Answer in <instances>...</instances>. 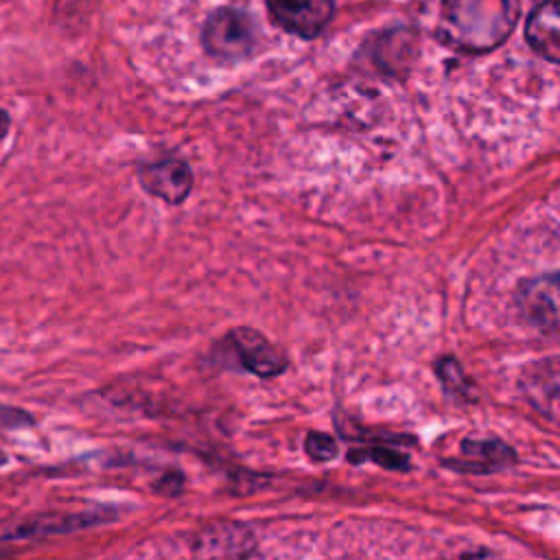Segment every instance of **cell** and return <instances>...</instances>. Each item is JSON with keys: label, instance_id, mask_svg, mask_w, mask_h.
Instances as JSON below:
<instances>
[{"label": "cell", "instance_id": "9a60e30c", "mask_svg": "<svg viewBox=\"0 0 560 560\" xmlns=\"http://www.w3.org/2000/svg\"><path fill=\"white\" fill-rule=\"evenodd\" d=\"M182 483H184V477H182V472L179 470H168L162 479H158L155 483H153V488H155V492H162V494H177L179 490H182Z\"/></svg>", "mask_w": 560, "mask_h": 560}, {"label": "cell", "instance_id": "9c48e42d", "mask_svg": "<svg viewBox=\"0 0 560 560\" xmlns=\"http://www.w3.org/2000/svg\"><path fill=\"white\" fill-rule=\"evenodd\" d=\"M521 389L529 405L549 420L558 418V361L556 357L529 363L521 374Z\"/></svg>", "mask_w": 560, "mask_h": 560}, {"label": "cell", "instance_id": "7a4b0ae2", "mask_svg": "<svg viewBox=\"0 0 560 560\" xmlns=\"http://www.w3.org/2000/svg\"><path fill=\"white\" fill-rule=\"evenodd\" d=\"M201 42L208 55L223 59V61H236L247 57L256 46V26L254 20L232 7H221L206 20Z\"/></svg>", "mask_w": 560, "mask_h": 560}, {"label": "cell", "instance_id": "4fadbf2b", "mask_svg": "<svg viewBox=\"0 0 560 560\" xmlns=\"http://www.w3.org/2000/svg\"><path fill=\"white\" fill-rule=\"evenodd\" d=\"M348 459L354 464L374 462L387 470H407L409 468V455H405L402 451H396L392 446H385V444L354 448L348 453Z\"/></svg>", "mask_w": 560, "mask_h": 560}, {"label": "cell", "instance_id": "3957f363", "mask_svg": "<svg viewBox=\"0 0 560 560\" xmlns=\"http://www.w3.org/2000/svg\"><path fill=\"white\" fill-rule=\"evenodd\" d=\"M114 518L107 512H44L22 518H9L0 523V542L13 540H39L57 534H68L74 529L92 527Z\"/></svg>", "mask_w": 560, "mask_h": 560}, {"label": "cell", "instance_id": "277c9868", "mask_svg": "<svg viewBox=\"0 0 560 560\" xmlns=\"http://www.w3.org/2000/svg\"><path fill=\"white\" fill-rule=\"evenodd\" d=\"M516 306L521 315L545 335L558 330V276H540L523 280L516 289Z\"/></svg>", "mask_w": 560, "mask_h": 560}, {"label": "cell", "instance_id": "52a82bcc", "mask_svg": "<svg viewBox=\"0 0 560 560\" xmlns=\"http://www.w3.org/2000/svg\"><path fill=\"white\" fill-rule=\"evenodd\" d=\"M138 179L149 195L166 203H182L192 188V171L186 162L175 158L142 166Z\"/></svg>", "mask_w": 560, "mask_h": 560}, {"label": "cell", "instance_id": "2e32d148", "mask_svg": "<svg viewBox=\"0 0 560 560\" xmlns=\"http://www.w3.org/2000/svg\"><path fill=\"white\" fill-rule=\"evenodd\" d=\"M31 422V416L20 411V409H13V407H4L0 405V427H24Z\"/></svg>", "mask_w": 560, "mask_h": 560}, {"label": "cell", "instance_id": "30bf717a", "mask_svg": "<svg viewBox=\"0 0 560 560\" xmlns=\"http://www.w3.org/2000/svg\"><path fill=\"white\" fill-rule=\"evenodd\" d=\"M254 547L256 542L252 532L236 523L212 525L195 540V553L210 558H243L254 553Z\"/></svg>", "mask_w": 560, "mask_h": 560}, {"label": "cell", "instance_id": "8fae6325", "mask_svg": "<svg viewBox=\"0 0 560 560\" xmlns=\"http://www.w3.org/2000/svg\"><path fill=\"white\" fill-rule=\"evenodd\" d=\"M527 44L547 61H560V20L558 0H545L534 9L525 26Z\"/></svg>", "mask_w": 560, "mask_h": 560}, {"label": "cell", "instance_id": "8992f818", "mask_svg": "<svg viewBox=\"0 0 560 560\" xmlns=\"http://www.w3.org/2000/svg\"><path fill=\"white\" fill-rule=\"evenodd\" d=\"M228 341L232 343L241 365L260 378H271L287 370V357L262 332L249 326L234 328L228 335Z\"/></svg>", "mask_w": 560, "mask_h": 560}, {"label": "cell", "instance_id": "7c38bea8", "mask_svg": "<svg viewBox=\"0 0 560 560\" xmlns=\"http://www.w3.org/2000/svg\"><path fill=\"white\" fill-rule=\"evenodd\" d=\"M435 376L440 378L444 392L462 402H475L477 400V387L466 376L462 363L455 357H442L435 361Z\"/></svg>", "mask_w": 560, "mask_h": 560}, {"label": "cell", "instance_id": "e0dca14e", "mask_svg": "<svg viewBox=\"0 0 560 560\" xmlns=\"http://www.w3.org/2000/svg\"><path fill=\"white\" fill-rule=\"evenodd\" d=\"M9 125H11L9 114H7L4 109H0V142L4 140V136H7V131H9Z\"/></svg>", "mask_w": 560, "mask_h": 560}, {"label": "cell", "instance_id": "ba28073f", "mask_svg": "<svg viewBox=\"0 0 560 560\" xmlns=\"http://www.w3.org/2000/svg\"><path fill=\"white\" fill-rule=\"evenodd\" d=\"M516 462V453L510 444H505L499 438H466L459 444V457L453 462H446L451 468L462 470V472H472V475H488V472H499Z\"/></svg>", "mask_w": 560, "mask_h": 560}, {"label": "cell", "instance_id": "5b68a950", "mask_svg": "<svg viewBox=\"0 0 560 560\" xmlns=\"http://www.w3.org/2000/svg\"><path fill=\"white\" fill-rule=\"evenodd\" d=\"M276 24L304 39L317 37L335 13V0H267Z\"/></svg>", "mask_w": 560, "mask_h": 560}, {"label": "cell", "instance_id": "5bb4252c", "mask_svg": "<svg viewBox=\"0 0 560 560\" xmlns=\"http://www.w3.org/2000/svg\"><path fill=\"white\" fill-rule=\"evenodd\" d=\"M304 451L313 462H330L337 455V440L324 431H311L304 440Z\"/></svg>", "mask_w": 560, "mask_h": 560}, {"label": "cell", "instance_id": "6da1fadb", "mask_svg": "<svg viewBox=\"0 0 560 560\" xmlns=\"http://www.w3.org/2000/svg\"><path fill=\"white\" fill-rule=\"evenodd\" d=\"M516 20V0H442L435 35L459 52H488L508 39Z\"/></svg>", "mask_w": 560, "mask_h": 560}]
</instances>
